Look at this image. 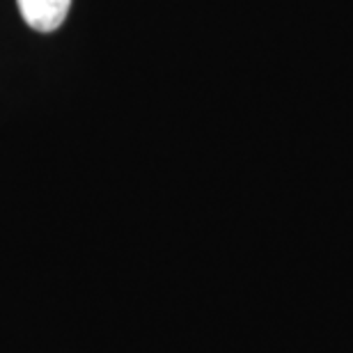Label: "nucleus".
<instances>
[{
    "label": "nucleus",
    "instance_id": "nucleus-1",
    "mask_svg": "<svg viewBox=\"0 0 353 353\" xmlns=\"http://www.w3.org/2000/svg\"><path fill=\"white\" fill-rule=\"evenodd\" d=\"M21 17L32 30L53 32L65 23L72 0H17Z\"/></svg>",
    "mask_w": 353,
    "mask_h": 353
}]
</instances>
